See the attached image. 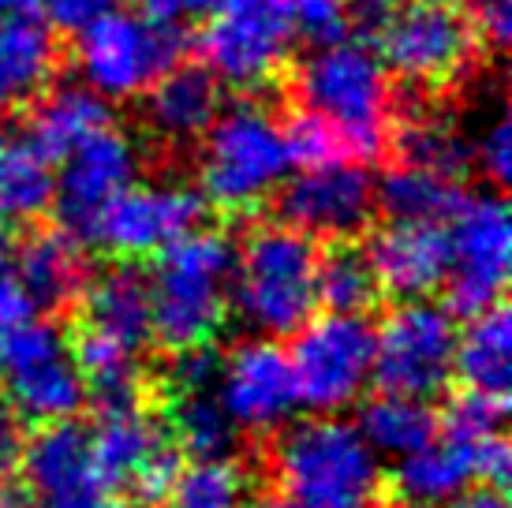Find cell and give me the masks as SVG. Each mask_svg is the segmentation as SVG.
Returning <instances> with one entry per match:
<instances>
[{
    "mask_svg": "<svg viewBox=\"0 0 512 508\" xmlns=\"http://www.w3.org/2000/svg\"><path fill=\"white\" fill-rule=\"evenodd\" d=\"M303 109L322 116L341 142L344 161L374 165L397 135V98L389 68L367 45L337 42L314 49L296 75Z\"/></svg>",
    "mask_w": 512,
    "mask_h": 508,
    "instance_id": "cell-1",
    "label": "cell"
},
{
    "mask_svg": "<svg viewBox=\"0 0 512 508\" xmlns=\"http://www.w3.org/2000/svg\"><path fill=\"white\" fill-rule=\"evenodd\" d=\"M236 247L225 232L195 228L157 254L150 284V329L169 352L214 344L232 307Z\"/></svg>",
    "mask_w": 512,
    "mask_h": 508,
    "instance_id": "cell-2",
    "label": "cell"
},
{
    "mask_svg": "<svg viewBox=\"0 0 512 508\" xmlns=\"http://www.w3.org/2000/svg\"><path fill=\"white\" fill-rule=\"evenodd\" d=\"M273 475L299 508H374L382 497V460L356 423L311 415L273 445Z\"/></svg>",
    "mask_w": 512,
    "mask_h": 508,
    "instance_id": "cell-3",
    "label": "cell"
},
{
    "mask_svg": "<svg viewBox=\"0 0 512 508\" xmlns=\"http://www.w3.org/2000/svg\"><path fill=\"white\" fill-rule=\"evenodd\" d=\"M83 333L75 340V363L86 381V393L105 400H128L139 393V363L150 329V284L135 266H113L90 277L83 288Z\"/></svg>",
    "mask_w": 512,
    "mask_h": 508,
    "instance_id": "cell-4",
    "label": "cell"
},
{
    "mask_svg": "<svg viewBox=\"0 0 512 508\" xmlns=\"http://www.w3.org/2000/svg\"><path fill=\"white\" fill-rule=\"evenodd\" d=\"M199 139L202 198L225 213L255 210L258 202L277 195L292 172L285 131L270 109L255 101L217 109Z\"/></svg>",
    "mask_w": 512,
    "mask_h": 508,
    "instance_id": "cell-5",
    "label": "cell"
},
{
    "mask_svg": "<svg viewBox=\"0 0 512 508\" xmlns=\"http://www.w3.org/2000/svg\"><path fill=\"white\" fill-rule=\"evenodd\" d=\"M314 266L318 247L288 225L255 228L236 251L232 273V307L258 337H292L314 318Z\"/></svg>",
    "mask_w": 512,
    "mask_h": 508,
    "instance_id": "cell-6",
    "label": "cell"
},
{
    "mask_svg": "<svg viewBox=\"0 0 512 508\" xmlns=\"http://www.w3.org/2000/svg\"><path fill=\"white\" fill-rule=\"evenodd\" d=\"M184 34L176 23L131 8H109L75 30V68L105 101L143 98L146 90L184 60Z\"/></svg>",
    "mask_w": 512,
    "mask_h": 508,
    "instance_id": "cell-7",
    "label": "cell"
},
{
    "mask_svg": "<svg viewBox=\"0 0 512 508\" xmlns=\"http://www.w3.org/2000/svg\"><path fill=\"white\" fill-rule=\"evenodd\" d=\"M292 45L288 0H214L202 12L199 57L221 86L262 90L285 71Z\"/></svg>",
    "mask_w": 512,
    "mask_h": 508,
    "instance_id": "cell-8",
    "label": "cell"
},
{
    "mask_svg": "<svg viewBox=\"0 0 512 508\" xmlns=\"http://www.w3.org/2000/svg\"><path fill=\"white\" fill-rule=\"evenodd\" d=\"M0 381L19 423H68L86 408V381L72 344L53 322L12 325L0 340Z\"/></svg>",
    "mask_w": 512,
    "mask_h": 508,
    "instance_id": "cell-9",
    "label": "cell"
},
{
    "mask_svg": "<svg viewBox=\"0 0 512 508\" xmlns=\"http://www.w3.org/2000/svg\"><path fill=\"white\" fill-rule=\"evenodd\" d=\"M288 363L299 404L314 415H337L374 381V325L363 314L307 318L292 333Z\"/></svg>",
    "mask_w": 512,
    "mask_h": 508,
    "instance_id": "cell-10",
    "label": "cell"
},
{
    "mask_svg": "<svg viewBox=\"0 0 512 508\" xmlns=\"http://www.w3.org/2000/svg\"><path fill=\"white\" fill-rule=\"evenodd\" d=\"M456 314L430 299H404L374 329V381L382 393L430 400L453 381Z\"/></svg>",
    "mask_w": 512,
    "mask_h": 508,
    "instance_id": "cell-11",
    "label": "cell"
},
{
    "mask_svg": "<svg viewBox=\"0 0 512 508\" xmlns=\"http://www.w3.org/2000/svg\"><path fill=\"white\" fill-rule=\"evenodd\" d=\"M449 273L445 296L453 314L498 307L512 269V221L501 195H464L449 217Z\"/></svg>",
    "mask_w": 512,
    "mask_h": 508,
    "instance_id": "cell-12",
    "label": "cell"
},
{
    "mask_svg": "<svg viewBox=\"0 0 512 508\" xmlns=\"http://www.w3.org/2000/svg\"><path fill=\"white\" fill-rule=\"evenodd\" d=\"M206 221V198L184 184H131L98 213L86 243L116 258H154Z\"/></svg>",
    "mask_w": 512,
    "mask_h": 508,
    "instance_id": "cell-13",
    "label": "cell"
},
{
    "mask_svg": "<svg viewBox=\"0 0 512 508\" xmlns=\"http://www.w3.org/2000/svg\"><path fill=\"white\" fill-rule=\"evenodd\" d=\"M475 30L453 4H408L378 30L382 64L415 86L456 83L475 60Z\"/></svg>",
    "mask_w": 512,
    "mask_h": 508,
    "instance_id": "cell-14",
    "label": "cell"
},
{
    "mask_svg": "<svg viewBox=\"0 0 512 508\" xmlns=\"http://www.w3.org/2000/svg\"><path fill=\"white\" fill-rule=\"evenodd\" d=\"M378 210L367 165L329 161L277 187V213L288 228L311 240H356Z\"/></svg>",
    "mask_w": 512,
    "mask_h": 508,
    "instance_id": "cell-15",
    "label": "cell"
},
{
    "mask_svg": "<svg viewBox=\"0 0 512 508\" xmlns=\"http://www.w3.org/2000/svg\"><path fill=\"white\" fill-rule=\"evenodd\" d=\"M19 467L34 508H101L116 486L101 467L90 426L75 419L42 426L23 445Z\"/></svg>",
    "mask_w": 512,
    "mask_h": 508,
    "instance_id": "cell-16",
    "label": "cell"
},
{
    "mask_svg": "<svg viewBox=\"0 0 512 508\" xmlns=\"http://www.w3.org/2000/svg\"><path fill=\"white\" fill-rule=\"evenodd\" d=\"M214 389L225 415L247 434H273L288 426L292 411L299 408L288 352L270 337L236 344L217 367Z\"/></svg>",
    "mask_w": 512,
    "mask_h": 508,
    "instance_id": "cell-17",
    "label": "cell"
},
{
    "mask_svg": "<svg viewBox=\"0 0 512 508\" xmlns=\"http://www.w3.org/2000/svg\"><path fill=\"white\" fill-rule=\"evenodd\" d=\"M135 180H139V150H135V142L113 124L98 127L90 139H83L60 157L53 202H57L64 228L86 243L98 213Z\"/></svg>",
    "mask_w": 512,
    "mask_h": 508,
    "instance_id": "cell-18",
    "label": "cell"
},
{
    "mask_svg": "<svg viewBox=\"0 0 512 508\" xmlns=\"http://www.w3.org/2000/svg\"><path fill=\"white\" fill-rule=\"evenodd\" d=\"M378 292L393 299H427L449 273V236L441 221H389L367 247Z\"/></svg>",
    "mask_w": 512,
    "mask_h": 508,
    "instance_id": "cell-19",
    "label": "cell"
},
{
    "mask_svg": "<svg viewBox=\"0 0 512 508\" xmlns=\"http://www.w3.org/2000/svg\"><path fill=\"white\" fill-rule=\"evenodd\" d=\"M15 273L34 311H68L79 303L86 281H90V266H86L83 240L72 236L68 228H42L30 232L12 251Z\"/></svg>",
    "mask_w": 512,
    "mask_h": 508,
    "instance_id": "cell-20",
    "label": "cell"
},
{
    "mask_svg": "<svg viewBox=\"0 0 512 508\" xmlns=\"http://www.w3.org/2000/svg\"><path fill=\"white\" fill-rule=\"evenodd\" d=\"M221 109V83L202 64H176L146 90V124L157 139L191 142Z\"/></svg>",
    "mask_w": 512,
    "mask_h": 508,
    "instance_id": "cell-21",
    "label": "cell"
},
{
    "mask_svg": "<svg viewBox=\"0 0 512 508\" xmlns=\"http://www.w3.org/2000/svg\"><path fill=\"white\" fill-rule=\"evenodd\" d=\"M393 482H397V494L412 508L449 505L453 497L471 490V482H479L475 441L453 438V434L438 430V438L400 460Z\"/></svg>",
    "mask_w": 512,
    "mask_h": 508,
    "instance_id": "cell-22",
    "label": "cell"
},
{
    "mask_svg": "<svg viewBox=\"0 0 512 508\" xmlns=\"http://www.w3.org/2000/svg\"><path fill=\"white\" fill-rule=\"evenodd\" d=\"M90 438L113 482H131L157 452L169 449L161 423L143 408V396L98 404V423L90 426Z\"/></svg>",
    "mask_w": 512,
    "mask_h": 508,
    "instance_id": "cell-23",
    "label": "cell"
},
{
    "mask_svg": "<svg viewBox=\"0 0 512 508\" xmlns=\"http://www.w3.org/2000/svg\"><path fill=\"white\" fill-rule=\"evenodd\" d=\"M60 49L53 30L38 19L0 23V120L45 94L57 75Z\"/></svg>",
    "mask_w": 512,
    "mask_h": 508,
    "instance_id": "cell-24",
    "label": "cell"
},
{
    "mask_svg": "<svg viewBox=\"0 0 512 508\" xmlns=\"http://www.w3.org/2000/svg\"><path fill=\"white\" fill-rule=\"evenodd\" d=\"M30 105L34 109H30V120L23 131L49 161H60L72 146H79L98 127L109 124V101L98 98L83 83L53 86L49 94H38Z\"/></svg>",
    "mask_w": 512,
    "mask_h": 508,
    "instance_id": "cell-25",
    "label": "cell"
},
{
    "mask_svg": "<svg viewBox=\"0 0 512 508\" xmlns=\"http://www.w3.org/2000/svg\"><path fill=\"white\" fill-rule=\"evenodd\" d=\"M57 195L53 161L27 139V131H0V221L30 225Z\"/></svg>",
    "mask_w": 512,
    "mask_h": 508,
    "instance_id": "cell-26",
    "label": "cell"
},
{
    "mask_svg": "<svg viewBox=\"0 0 512 508\" xmlns=\"http://www.w3.org/2000/svg\"><path fill=\"white\" fill-rule=\"evenodd\" d=\"M453 374L464 389L505 396L512 385V322L505 303L471 314L464 333H456Z\"/></svg>",
    "mask_w": 512,
    "mask_h": 508,
    "instance_id": "cell-27",
    "label": "cell"
},
{
    "mask_svg": "<svg viewBox=\"0 0 512 508\" xmlns=\"http://www.w3.org/2000/svg\"><path fill=\"white\" fill-rule=\"evenodd\" d=\"M359 434L378 456H397L423 449L427 441L438 438V411L427 400L400 393H382L359 408Z\"/></svg>",
    "mask_w": 512,
    "mask_h": 508,
    "instance_id": "cell-28",
    "label": "cell"
},
{
    "mask_svg": "<svg viewBox=\"0 0 512 508\" xmlns=\"http://www.w3.org/2000/svg\"><path fill=\"white\" fill-rule=\"evenodd\" d=\"M169 434L172 449L191 460H228L236 452L240 430L225 415L214 389L202 393H169Z\"/></svg>",
    "mask_w": 512,
    "mask_h": 508,
    "instance_id": "cell-29",
    "label": "cell"
},
{
    "mask_svg": "<svg viewBox=\"0 0 512 508\" xmlns=\"http://www.w3.org/2000/svg\"><path fill=\"white\" fill-rule=\"evenodd\" d=\"M460 198L464 191L456 180L408 161H400L374 184V202L389 213V221H449Z\"/></svg>",
    "mask_w": 512,
    "mask_h": 508,
    "instance_id": "cell-30",
    "label": "cell"
},
{
    "mask_svg": "<svg viewBox=\"0 0 512 508\" xmlns=\"http://www.w3.org/2000/svg\"><path fill=\"white\" fill-rule=\"evenodd\" d=\"M314 296L329 314H367L382 296L367 251H359L352 240H337L318 251Z\"/></svg>",
    "mask_w": 512,
    "mask_h": 508,
    "instance_id": "cell-31",
    "label": "cell"
},
{
    "mask_svg": "<svg viewBox=\"0 0 512 508\" xmlns=\"http://www.w3.org/2000/svg\"><path fill=\"white\" fill-rule=\"evenodd\" d=\"M393 142L400 150V161L449 176V180H460L475 161L464 131L445 116H415L400 127V135H393Z\"/></svg>",
    "mask_w": 512,
    "mask_h": 508,
    "instance_id": "cell-32",
    "label": "cell"
},
{
    "mask_svg": "<svg viewBox=\"0 0 512 508\" xmlns=\"http://www.w3.org/2000/svg\"><path fill=\"white\" fill-rule=\"evenodd\" d=\"M247 482L228 460H195L180 467L165 508H243Z\"/></svg>",
    "mask_w": 512,
    "mask_h": 508,
    "instance_id": "cell-33",
    "label": "cell"
},
{
    "mask_svg": "<svg viewBox=\"0 0 512 508\" xmlns=\"http://www.w3.org/2000/svg\"><path fill=\"white\" fill-rule=\"evenodd\" d=\"M505 423V396L475 393V389H460L445 400V408L438 411V430L453 434V438L475 441L486 434H501Z\"/></svg>",
    "mask_w": 512,
    "mask_h": 508,
    "instance_id": "cell-34",
    "label": "cell"
},
{
    "mask_svg": "<svg viewBox=\"0 0 512 508\" xmlns=\"http://www.w3.org/2000/svg\"><path fill=\"white\" fill-rule=\"evenodd\" d=\"M281 131H285L292 169L296 165L299 169H318V165H329V161H344L341 142H337V135L329 131L322 116L299 109V113L288 116V124H281Z\"/></svg>",
    "mask_w": 512,
    "mask_h": 508,
    "instance_id": "cell-35",
    "label": "cell"
},
{
    "mask_svg": "<svg viewBox=\"0 0 512 508\" xmlns=\"http://www.w3.org/2000/svg\"><path fill=\"white\" fill-rule=\"evenodd\" d=\"M288 15H292L296 42H307L311 49L348 42L352 23H348L344 0H288Z\"/></svg>",
    "mask_w": 512,
    "mask_h": 508,
    "instance_id": "cell-36",
    "label": "cell"
},
{
    "mask_svg": "<svg viewBox=\"0 0 512 508\" xmlns=\"http://www.w3.org/2000/svg\"><path fill=\"white\" fill-rule=\"evenodd\" d=\"M169 367V393H202V389H214L217 367H221V355L202 344V348H187V352H172Z\"/></svg>",
    "mask_w": 512,
    "mask_h": 508,
    "instance_id": "cell-37",
    "label": "cell"
},
{
    "mask_svg": "<svg viewBox=\"0 0 512 508\" xmlns=\"http://www.w3.org/2000/svg\"><path fill=\"white\" fill-rule=\"evenodd\" d=\"M475 161L483 165V172L490 176V184L505 187L512 176V131H509V116L498 113L494 116V124L483 131V139L479 146L471 150Z\"/></svg>",
    "mask_w": 512,
    "mask_h": 508,
    "instance_id": "cell-38",
    "label": "cell"
},
{
    "mask_svg": "<svg viewBox=\"0 0 512 508\" xmlns=\"http://www.w3.org/2000/svg\"><path fill=\"white\" fill-rule=\"evenodd\" d=\"M180 467H184V460H180V452L169 445V449L157 452L154 460H150L128 486L135 490V497H139L143 505H165V497H169L172 482L180 475Z\"/></svg>",
    "mask_w": 512,
    "mask_h": 508,
    "instance_id": "cell-39",
    "label": "cell"
},
{
    "mask_svg": "<svg viewBox=\"0 0 512 508\" xmlns=\"http://www.w3.org/2000/svg\"><path fill=\"white\" fill-rule=\"evenodd\" d=\"M34 318V303L27 299L19 273H15V258L8 243L0 240V333H8L12 325Z\"/></svg>",
    "mask_w": 512,
    "mask_h": 508,
    "instance_id": "cell-40",
    "label": "cell"
},
{
    "mask_svg": "<svg viewBox=\"0 0 512 508\" xmlns=\"http://www.w3.org/2000/svg\"><path fill=\"white\" fill-rule=\"evenodd\" d=\"M475 30V38H483L490 49H505L512 38V0H471L464 15Z\"/></svg>",
    "mask_w": 512,
    "mask_h": 508,
    "instance_id": "cell-41",
    "label": "cell"
},
{
    "mask_svg": "<svg viewBox=\"0 0 512 508\" xmlns=\"http://www.w3.org/2000/svg\"><path fill=\"white\" fill-rule=\"evenodd\" d=\"M475 464H479V482L483 486H505L512 471V449L501 434H486L475 438Z\"/></svg>",
    "mask_w": 512,
    "mask_h": 508,
    "instance_id": "cell-42",
    "label": "cell"
},
{
    "mask_svg": "<svg viewBox=\"0 0 512 508\" xmlns=\"http://www.w3.org/2000/svg\"><path fill=\"white\" fill-rule=\"evenodd\" d=\"M116 8V0H45V12L53 15V23L60 30H79L90 19H98L101 12Z\"/></svg>",
    "mask_w": 512,
    "mask_h": 508,
    "instance_id": "cell-43",
    "label": "cell"
},
{
    "mask_svg": "<svg viewBox=\"0 0 512 508\" xmlns=\"http://www.w3.org/2000/svg\"><path fill=\"white\" fill-rule=\"evenodd\" d=\"M23 423L15 419V411L8 404H0V482L12 475L19 467V456H23Z\"/></svg>",
    "mask_w": 512,
    "mask_h": 508,
    "instance_id": "cell-44",
    "label": "cell"
},
{
    "mask_svg": "<svg viewBox=\"0 0 512 508\" xmlns=\"http://www.w3.org/2000/svg\"><path fill=\"white\" fill-rule=\"evenodd\" d=\"M348 4V23L367 34H378L385 27V19L397 12L393 0H344Z\"/></svg>",
    "mask_w": 512,
    "mask_h": 508,
    "instance_id": "cell-45",
    "label": "cell"
},
{
    "mask_svg": "<svg viewBox=\"0 0 512 508\" xmlns=\"http://www.w3.org/2000/svg\"><path fill=\"white\" fill-rule=\"evenodd\" d=\"M146 15L154 19H165V23H184V19H195L202 15L214 0H139Z\"/></svg>",
    "mask_w": 512,
    "mask_h": 508,
    "instance_id": "cell-46",
    "label": "cell"
},
{
    "mask_svg": "<svg viewBox=\"0 0 512 508\" xmlns=\"http://www.w3.org/2000/svg\"><path fill=\"white\" fill-rule=\"evenodd\" d=\"M449 508H509V501L498 486H475V490H464L460 497H453Z\"/></svg>",
    "mask_w": 512,
    "mask_h": 508,
    "instance_id": "cell-47",
    "label": "cell"
},
{
    "mask_svg": "<svg viewBox=\"0 0 512 508\" xmlns=\"http://www.w3.org/2000/svg\"><path fill=\"white\" fill-rule=\"evenodd\" d=\"M38 12H45V0H0V23L38 19Z\"/></svg>",
    "mask_w": 512,
    "mask_h": 508,
    "instance_id": "cell-48",
    "label": "cell"
},
{
    "mask_svg": "<svg viewBox=\"0 0 512 508\" xmlns=\"http://www.w3.org/2000/svg\"><path fill=\"white\" fill-rule=\"evenodd\" d=\"M255 508H299V505H292L288 497H266V501H258Z\"/></svg>",
    "mask_w": 512,
    "mask_h": 508,
    "instance_id": "cell-49",
    "label": "cell"
},
{
    "mask_svg": "<svg viewBox=\"0 0 512 508\" xmlns=\"http://www.w3.org/2000/svg\"><path fill=\"white\" fill-rule=\"evenodd\" d=\"M101 508H139L135 501H105Z\"/></svg>",
    "mask_w": 512,
    "mask_h": 508,
    "instance_id": "cell-50",
    "label": "cell"
},
{
    "mask_svg": "<svg viewBox=\"0 0 512 508\" xmlns=\"http://www.w3.org/2000/svg\"><path fill=\"white\" fill-rule=\"evenodd\" d=\"M408 4H453V0H408Z\"/></svg>",
    "mask_w": 512,
    "mask_h": 508,
    "instance_id": "cell-51",
    "label": "cell"
},
{
    "mask_svg": "<svg viewBox=\"0 0 512 508\" xmlns=\"http://www.w3.org/2000/svg\"><path fill=\"white\" fill-rule=\"evenodd\" d=\"M0 508H8V494H0Z\"/></svg>",
    "mask_w": 512,
    "mask_h": 508,
    "instance_id": "cell-52",
    "label": "cell"
},
{
    "mask_svg": "<svg viewBox=\"0 0 512 508\" xmlns=\"http://www.w3.org/2000/svg\"><path fill=\"white\" fill-rule=\"evenodd\" d=\"M0 340H4V333H0Z\"/></svg>",
    "mask_w": 512,
    "mask_h": 508,
    "instance_id": "cell-53",
    "label": "cell"
},
{
    "mask_svg": "<svg viewBox=\"0 0 512 508\" xmlns=\"http://www.w3.org/2000/svg\"><path fill=\"white\" fill-rule=\"evenodd\" d=\"M408 508H412V505H408Z\"/></svg>",
    "mask_w": 512,
    "mask_h": 508,
    "instance_id": "cell-54",
    "label": "cell"
}]
</instances>
